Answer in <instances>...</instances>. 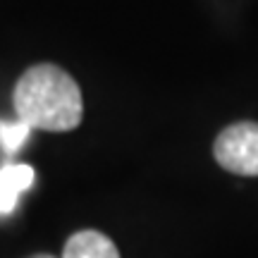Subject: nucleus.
<instances>
[{
    "label": "nucleus",
    "instance_id": "obj_3",
    "mask_svg": "<svg viewBox=\"0 0 258 258\" xmlns=\"http://www.w3.org/2000/svg\"><path fill=\"white\" fill-rule=\"evenodd\" d=\"M34 167L24 163H8L0 167V218L17 208L19 196L34 184Z\"/></svg>",
    "mask_w": 258,
    "mask_h": 258
},
{
    "label": "nucleus",
    "instance_id": "obj_6",
    "mask_svg": "<svg viewBox=\"0 0 258 258\" xmlns=\"http://www.w3.org/2000/svg\"><path fill=\"white\" fill-rule=\"evenodd\" d=\"M29 258H55V256H48V253H38V256H29Z\"/></svg>",
    "mask_w": 258,
    "mask_h": 258
},
{
    "label": "nucleus",
    "instance_id": "obj_1",
    "mask_svg": "<svg viewBox=\"0 0 258 258\" xmlns=\"http://www.w3.org/2000/svg\"><path fill=\"white\" fill-rule=\"evenodd\" d=\"M15 112L31 129L70 132L84 115L82 91L57 64H34L19 77L12 93Z\"/></svg>",
    "mask_w": 258,
    "mask_h": 258
},
{
    "label": "nucleus",
    "instance_id": "obj_5",
    "mask_svg": "<svg viewBox=\"0 0 258 258\" xmlns=\"http://www.w3.org/2000/svg\"><path fill=\"white\" fill-rule=\"evenodd\" d=\"M31 134V127H29L24 120H12V122H0V148L5 153H17L19 148L24 146V141Z\"/></svg>",
    "mask_w": 258,
    "mask_h": 258
},
{
    "label": "nucleus",
    "instance_id": "obj_2",
    "mask_svg": "<svg viewBox=\"0 0 258 258\" xmlns=\"http://www.w3.org/2000/svg\"><path fill=\"white\" fill-rule=\"evenodd\" d=\"M215 160L234 175L258 177V124L237 122L215 139Z\"/></svg>",
    "mask_w": 258,
    "mask_h": 258
},
{
    "label": "nucleus",
    "instance_id": "obj_4",
    "mask_svg": "<svg viewBox=\"0 0 258 258\" xmlns=\"http://www.w3.org/2000/svg\"><path fill=\"white\" fill-rule=\"evenodd\" d=\"M62 258H120V251L103 232L84 230L67 239Z\"/></svg>",
    "mask_w": 258,
    "mask_h": 258
}]
</instances>
